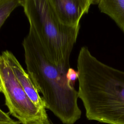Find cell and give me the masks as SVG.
Returning a JSON list of instances; mask_svg holds the SVG:
<instances>
[{
	"label": "cell",
	"mask_w": 124,
	"mask_h": 124,
	"mask_svg": "<svg viewBox=\"0 0 124 124\" xmlns=\"http://www.w3.org/2000/svg\"><path fill=\"white\" fill-rule=\"evenodd\" d=\"M0 92H2V85H1V81L0 77Z\"/></svg>",
	"instance_id": "13"
},
{
	"label": "cell",
	"mask_w": 124,
	"mask_h": 124,
	"mask_svg": "<svg viewBox=\"0 0 124 124\" xmlns=\"http://www.w3.org/2000/svg\"><path fill=\"white\" fill-rule=\"evenodd\" d=\"M52 11L62 24L75 27L80 25L82 16L87 14L93 0H48Z\"/></svg>",
	"instance_id": "5"
},
{
	"label": "cell",
	"mask_w": 124,
	"mask_h": 124,
	"mask_svg": "<svg viewBox=\"0 0 124 124\" xmlns=\"http://www.w3.org/2000/svg\"><path fill=\"white\" fill-rule=\"evenodd\" d=\"M17 80L32 102L41 111L46 112L44 102L39 94L28 73H27L12 52L3 51Z\"/></svg>",
	"instance_id": "6"
},
{
	"label": "cell",
	"mask_w": 124,
	"mask_h": 124,
	"mask_svg": "<svg viewBox=\"0 0 124 124\" xmlns=\"http://www.w3.org/2000/svg\"><path fill=\"white\" fill-rule=\"evenodd\" d=\"M27 71L46 108L63 124H74L81 111L78 105V92L68 82L64 72L47 58L34 30L30 27L22 42Z\"/></svg>",
	"instance_id": "2"
},
{
	"label": "cell",
	"mask_w": 124,
	"mask_h": 124,
	"mask_svg": "<svg viewBox=\"0 0 124 124\" xmlns=\"http://www.w3.org/2000/svg\"><path fill=\"white\" fill-rule=\"evenodd\" d=\"M15 121L11 118L9 114L4 112L0 108V123H9Z\"/></svg>",
	"instance_id": "10"
},
{
	"label": "cell",
	"mask_w": 124,
	"mask_h": 124,
	"mask_svg": "<svg viewBox=\"0 0 124 124\" xmlns=\"http://www.w3.org/2000/svg\"><path fill=\"white\" fill-rule=\"evenodd\" d=\"M66 78L69 84L74 86L75 81L78 79V71H75L72 68H69L66 73Z\"/></svg>",
	"instance_id": "9"
},
{
	"label": "cell",
	"mask_w": 124,
	"mask_h": 124,
	"mask_svg": "<svg viewBox=\"0 0 124 124\" xmlns=\"http://www.w3.org/2000/svg\"><path fill=\"white\" fill-rule=\"evenodd\" d=\"M101 13L109 16L124 33V0H98Z\"/></svg>",
	"instance_id": "7"
},
{
	"label": "cell",
	"mask_w": 124,
	"mask_h": 124,
	"mask_svg": "<svg viewBox=\"0 0 124 124\" xmlns=\"http://www.w3.org/2000/svg\"><path fill=\"white\" fill-rule=\"evenodd\" d=\"M25 16L38 37L49 60L64 72L70 67L69 59L80 25L62 24L56 17L48 0H21Z\"/></svg>",
	"instance_id": "3"
},
{
	"label": "cell",
	"mask_w": 124,
	"mask_h": 124,
	"mask_svg": "<svg viewBox=\"0 0 124 124\" xmlns=\"http://www.w3.org/2000/svg\"><path fill=\"white\" fill-rule=\"evenodd\" d=\"M78 95L88 120L124 124V71L98 60L88 47L77 59Z\"/></svg>",
	"instance_id": "1"
},
{
	"label": "cell",
	"mask_w": 124,
	"mask_h": 124,
	"mask_svg": "<svg viewBox=\"0 0 124 124\" xmlns=\"http://www.w3.org/2000/svg\"><path fill=\"white\" fill-rule=\"evenodd\" d=\"M0 77L5 104L10 114L22 124H33L47 117L28 96L17 80L2 51L0 54Z\"/></svg>",
	"instance_id": "4"
},
{
	"label": "cell",
	"mask_w": 124,
	"mask_h": 124,
	"mask_svg": "<svg viewBox=\"0 0 124 124\" xmlns=\"http://www.w3.org/2000/svg\"><path fill=\"white\" fill-rule=\"evenodd\" d=\"M0 124H20V123L18 121H15L14 122L9 123H0Z\"/></svg>",
	"instance_id": "12"
},
{
	"label": "cell",
	"mask_w": 124,
	"mask_h": 124,
	"mask_svg": "<svg viewBox=\"0 0 124 124\" xmlns=\"http://www.w3.org/2000/svg\"><path fill=\"white\" fill-rule=\"evenodd\" d=\"M33 124H51L50 122L49 121L48 117H46V118H45V119H44L43 120H42V121L38 122V123H36Z\"/></svg>",
	"instance_id": "11"
},
{
	"label": "cell",
	"mask_w": 124,
	"mask_h": 124,
	"mask_svg": "<svg viewBox=\"0 0 124 124\" xmlns=\"http://www.w3.org/2000/svg\"><path fill=\"white\" fill-rule=\"evenodd\" d=\"M21 6V0H0V28L11 13Z\"/></svg>",
	"instance_id": "8"
}]
</instances>
